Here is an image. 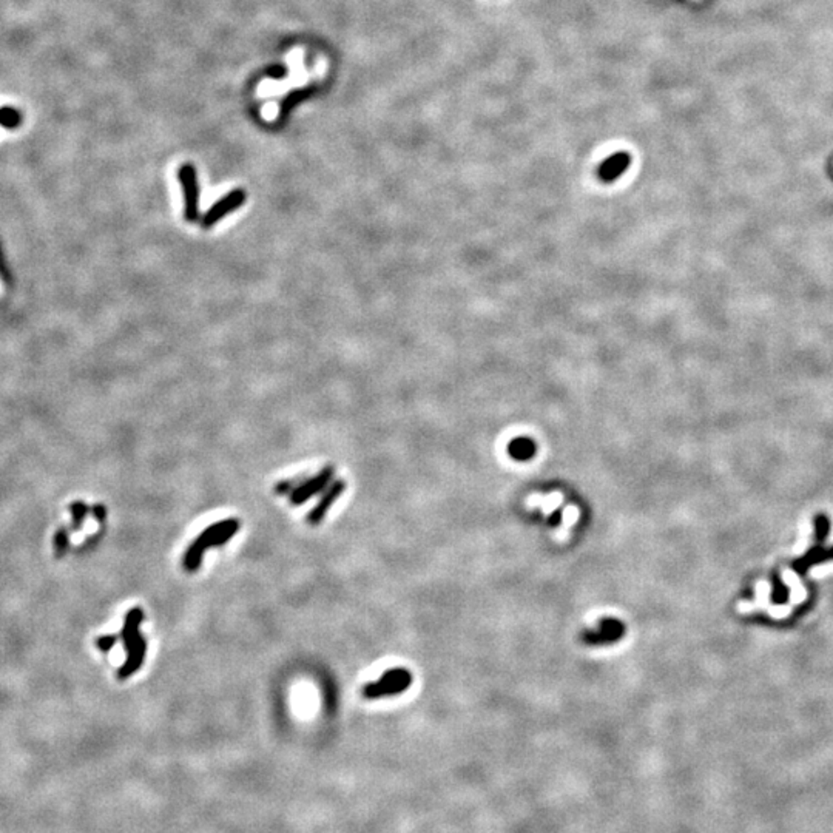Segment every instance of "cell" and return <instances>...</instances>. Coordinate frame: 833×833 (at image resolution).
Segmentation results:
<instances>
[{
    "instance_id": "cell-1",
    "label": "cell",
    "mask_w": 833,
    "mask_h": 833,
    "mask_svg": "<svg viewBox=\"0 0 833 833\" xmlns=\"http://www.w3.org/2000/svg\"><path fill=\"white\" fill-rule=\"evenodd\" d=\"M144 621V611L140 608H132L125 616L124 628L120 638L124 641V648L127 651V659L124 666L119 668L118 678L127 679L143 667L147 654V642L143 634L139 633V625Z\"/></svg>"
},
{
    "instance_id": "cell-2",
    "label": "cell",
    "mask_w": 833,
    "mask_h": 833,
    "mask_svg": "<svg viewBox=\"0 0 833 833\" xmlns=\"http://www.w3.org/2000/svg\"><path fill=\"white\" fill-rule=\"evenodd\" d=\"M239 527L241 523L238 519H226L202 531L189 547V549H187V553L184 556V568L189 571V573L198 571L202 564L205 551L226 544L227 540H230L237 534Z\"/></svg>"
},
{
    "instance_id": "cell-3",
    "label": "cell",
    "mask_w": 833,
    "mask_h": 833,
    "mask_svg": "<svg viewBox=\"0 0 833 833\" xmlns=\"http://www.w3.org/2000/svg\"><path fill=\"white\" fill-rule=\"evenodd\" d=\"M413 684V675L406 668L388 670L378 681L364 685L363 695L368 699H380L386 696H397Z\"/></svg>"
},
{
    "instance_id": "cell-4",
    "label": "cell",
    "mask_w": 833,
    "mask_h": 833,
    "mask_svg": "<svg viewBox=\"0 0 833 833\" xmlns=\"http://www.w3.org/2000/svg\"><path fill=\"white\" fill-rule=\"evenodd\" d=\"M177 181L184 193V218L187 222H196L200 217V184L196 168L192 164L181 165L177 170Z\"/></svg>"
},
{
    "instance_id": "cell-5",
    "label": "cell",
    "mask_w": 833,
    "mask_h": 833,
    "mask_svg": "<svg viewBox=\"0 0 833 833\" xmlns=\"http://www.w3.org/2000/svg\"><path fill=\"white\" fill-rule=\"evenodd\" d=\"M625 636V624L616 617H604L594 628L584 630L580 639L586 645H610L619 642Z\"/></svg>"
},
{
    "instance_id": "cell-6",
    "label": "cell",
    "mask_w": 833,
    "mask_h": 833,
    "mask_svg": "<svg viewBox=\"0 0 833 833\" xmlns=\"http://www.w3.org/2000/svg\"><path fill=\"white\" fill-rule=\"evenodd\" d=\"M246 200H247V193H246V190H242V189H235V190H232V192L224 195L222 198H219L217 202L212 204V207L204 213L202 221H201L202 229H212L213 226H217V224L222 218H226L227 214L239 209L241 205H244Z\"/></svg>"
},
{
    "instance_id": "cell-7",
    "label": "cell",
    "mask_w": 833,
    "mask_h": 833,
    "mask_svg": "<svg viewBox=\"0 0 833 833\" xmlns=\"http://www.w3.org/2000/svg\"><path fill=\"white\" fill-rule=\"evenodd\" d=\"M333 472H335L333 466H326L320 474H316L312 479H309L306 483L296 486V488L290 492V503L298 507V505L306 503L309 499H312L314 495L324 491L327 486L332 483Z\"/></svg>"
},
{
    "instance_id": "cell-8",
    "label": "cell",
    "mask_w": 833,
    "mask_h": 833,
    "mask_svg": "<svg viewBox=\"0 0 833 833\" xmlns=\"http://www.w3.org/2000/svg\"><path fill=\"white\" fill-rule=\"evenodd\" d=\"M344 490H346V482L341 480V479L340 480H335L329 486H327L324 494H323L321 500L318 502V505H316V507L311 512H309L307 522L311 523V525H314V527L315 525H320V523L323 522V519L326 517L327 511L331 509L333 502L340 497V495L344 492Z\"/></svg>"
},
{
    "instance_id": "cell-9",
    "label": "cell",
    "mask_w": 833,
    "mask_h": 833,
    "mask_svg": "<svg viewBox=\"0 0 833 833\" xmlns=\"http://www.w3.org/2000/svg\"><path fill=\"white\" fill-rule=\"evenodd\" d=\"M630 162L631 157L628 153H616L613 156H608L599 167V177L605 182H613L626 172Z\"/></svg>"
},
{
    "instance_id": "cell-10",
    "label": "cell",
    "mask_w": 833,
    "mask_h": 833,
    "mask_svg": "<svg viewBox=\"0 0 833 833\" xmlns=\"http://www.w3.org/2000/svg\"><path fill=\"white\" fill-rule=\"evenodd\" d=\"M536 452L537 445L534 440H531L528 437H517L511 440L508 445V454L517 462L531 460V458L536 455Z\"/></svg>"
},
{
    "instance_id": "cell-11",
    "label": "cell",
    "mask_w": 833,
    "mask_h": 833,
    "mask_svg": "<svg viewBox=\"0 0 833 833\" xmlns=\"http://www.w3.org/2000/svg\"><path fill=\"white\" fill-rule=\"evenodd\" d=\"M829 559H833V548L824 551V549H819L817 547V548H813L806 557L798 560V562H795L793 569L797 571V573H800L801 576H804V573H806V569H809L810 565L819 564V562H824Z\"/></svg>"
},
{
    "instance_id": "cell-12",
    "label": "cell",
    "mask_w": 833,
    "mask_h": 833,
    "mask_svg": "<svg viewBox=\"0 0 833 833\" xmlns=\"http://www.w3.org/2000/svg\"><path fill=\"white\" fill-rule=\"evenodd\" d=\"M24 116L14 107H0V127L6 130H16L22 125Z\"/></svg>"
},
{
    "instance_id": "cell-13",
    "label": "cell",
    "mask_w": 833,
    "mask_h": 833,
    "mask_svg": "<svg viewBox=\"0 0 833 833\" xmlns=\"http://www.w3.org/2000/svg\"><path fill=\"white\" fill-rule=\"evenodd\" d=\"M70 511H71V516H73L71 529L78 531V529H81V527L83 525V520H86V517H87L88 507L83 502H74L70 505Z\"/></svg>"
},
{
    "instance_id": "cell-14",
    "label": "cell",
    "mask_w": 833,
    "mask_h": 833,
    "mask_svg": "<svg viewBox=\"0 0 833 833\" xmlns=\"http://www.w3.org/2000/svg\"><path fill=\"white\" fill-rule=\"evenodd\" d=\"M70 548V536L67 528H59L54 534V551L56 556L63 557Z\"/></svg>"
},
{
    "instance_id": "cell-15",
    "label": "cell",
    "mask_w": 833,
    "mask_h": 833,
    "mask_svg": "<svg viewBox=\"0 0 833 833\" xmlns=\"http://www.w3.org/2000/svg\"><path fill=\"white\" fill-rule=\"evenodd\" d=\"M116 641H118V636H102V638L98 639L96 643H98V647H99L100 651L107 653V651H110L111 648L115 647Z\"/></svg>"
},
{
    "instance_id": "cell-16",
    "label": "cell",
    "mask_w": 833,
    "mask_h": 833,
    "mask_svg": "<svg viewBox=\"0 0 833 833\" xmlns=\"http://www.w3.org/2000/svg\"><path fill=\"white\" fill-rule=\"evenodd\" d=\"M91 512H93V516H95L99 522H104L107 519V508L104 507V505H95V507H93V509H91Z\"/></svg>"
},
{
    "instance_id": "cell-17",
    "label": "cell",
    "mask_w": 833,
    "mask_h": 833,
    "mask_svg": "<svg viewBox=\"0 0 833 833\" xmlns=\"http://www.w3.org/2000/svg\"><path fill=\"white\" fill-rule=\"evenodd\" d=\"M294 490L295 488H292V483H290V482H283V483L276 486V492H279V494H286V492L290 494Z\"/></svg>"
}]
</instances>
